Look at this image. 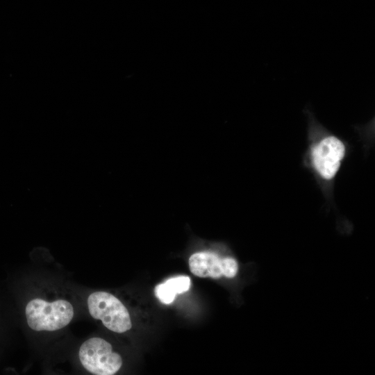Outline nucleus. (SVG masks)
Instances as JSON below:
<instances>
[{
  "label": "nucleus",
  "mask_w": 375,
  "mask_h": 375,
  "mask_svg": "<svg viewBox=\"0 0 375 375\" xmlns=\"http://www.w3.org/2000/svg\"><path fill=\"white\" fill-rule=\"evenodd\" d=\"M154 291L156 296L165 304L172 303L176 295V292L166 282L158 284Z\"/></svg>",
  "instance_id": "6"
},
{
  "label": "nucleus",
  "mask_w": 375,
  "mask_h": 375,
  "mask_svg": "<svg viewBox=\"0 0 375 375\" xmlns=\"http://www.w3.org/2000/svg\"><path fill=\"white\" fill-rule=\"evenodd\" d=\"M111 344L100 338H92L84 342L78 351L83 367L96 375H112L122 365L121 356L112 351Z\"/></svg>",
  "instance_id": "4"
},
{
  "label": "nucleus",
  "mask_w": 375,
  "mask_h": 375,
  "mask_svg": "<svg viewBox=\"0 0 375 375\" xmlns=\"http://www.w3.org/2000/svg\"><path fill=\"white\" fill-rule=\"evenodd\" d=\"M345 155L343 142L333 135L322 137L311 151L312 163L317 174L324 179L335 177Z\"/></svg>",
  "instance_id": "5"
},
{
  "label": "nucleus",
  "mask_w": 375,
  "mask_h": 375,
  "mask_svg": "<svg viewBox=\"0 0 375 375\" xmlns=\"http://www.w3.org/2000/svg\"><path fill=\"white\" fill-rule=\"evenodd\" d=\"M25 314L32 330L54 331L69 324L74 317V308L66 300L47 302L34 299L26 305Z\"/></svg>",
  "instance_id": "1"
},
{
  "label": "nucleus",
  "mask_w": 375,
  "mask_h": 375,
  "mask_svg": "<svg viewBox=\"0 0 375 375\" xmlns=\"http://www.w3.org/2000/svg\"><path fill=\"white\" fill-rule=\"evenodd\" d=\"M177 294L188 291L190 286V279L188 276H180L167 279L165 281Z\"/></svg>",
  "instance_id": "7"
},
{
  "label": "nucleus",
  "mask_w": 375,
  "mask_h": 375,
  "mask_svg": "<svg viewBox=\"0 0 375 375\" xmlns=\"http://www.w3.org/2000/svg\"><path fill=\"white\" fill-rule=\"evenodd\" d=\"M90 315L100 319L109 330L124 333L131 329L130 315L124 304L112 294L106 292H95L88 298Z\"/></svg>",
  "instance_id": "2"
},
{
  "label": "nucleus",
  "mask_w": 375,
  "mask_h": 375,
  "mask_svg": "<svg viewBox=\"0 0 375 375\" xmlns=\"http://www.w3.org/2000/svg\"><path fill=\"white\" fill-rule=\"evenodd\" d=\"M188 262L191 272L201 278L233 279L240 270L238 261L234 256L220 253L217 249L197 251L190 256Z\"/></svg>",
  "instance_id": "3"
}]
</instances>
